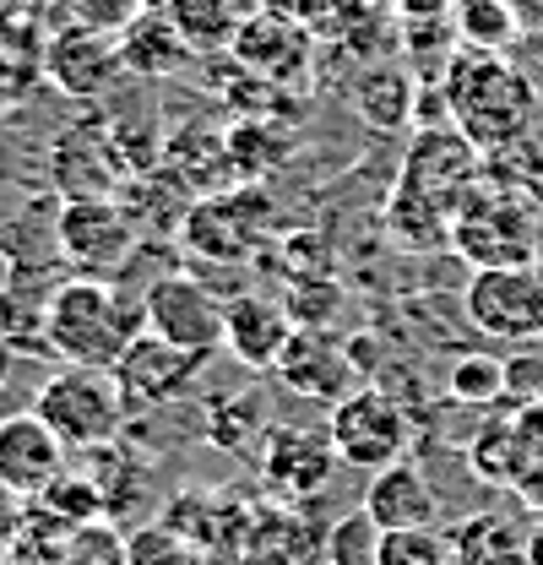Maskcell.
Here are the masks:
<instances>
[{
    "mask_svg": "<svg viewBox=\"0 0 543 565\" xmlns=\"http://www.w3.org/2000/svg\"><path fill=\"white\" fill-rule=\"evenodd\" d=\"M71 539H76V527L61 522V516H50L44 505H33L28 500V516H22V527H17V539H11V550H6V565H61L71 550Z\"/></svg>",
    "mask_w": 543,
    "mask_h": 565,
    "instance_id": "25",
    "label": "cell"
},
{
    "mask_svg": "<svg viewBox=\"0 0 543 565\" xmlns=\"http://www.w3.org/2000/svg\"><path fill=\"white\" fill-rule=\"evenodd\" d=\"M262 397H212L206 403V440L223 451H251V435H267Z\"/></svg>",
    "mask_w": 543,
    "mask_h": 565,
    "instance_id": "29",
    "label": "cell"
},
{
    "mask_svg": "<svg viewBox=\"0 0 543 565\" xmlns=\"http://www.w3.org/2000/svg\"><path fill=\"white\" fill-rule=\"evenodd\" d=\"M33 505H44L50 516H61L71 527H93V522H109V505H104V490H98V479L93 473H82V468H66L50 490L39 494Z\"/></svg>",
    "mask_w": 543,
    "mask_h": 565,
    "instance_id": "28",
    "label": "cell"
},
{
    "mask_svg": "<svg viewBox=\"0 0 543 565\" xmlns=\"http://www.w3.org/2000/svg\"><path fill=\"white\" fill-rule=\"evenodd\" d=\"M468 462L478 468L483 484H522V424L517 419H500V424H483L478 440L468 446Z\"/></svg>",
    "mask_w": 543,
    "mask_h": 565,
    "instance_id": "26",
    "label": "cell"
},
{
    "mask_svg": "<svg viewBox=\"0 0 543 565\" xmlns=\"http://www.w3.org/2000/svg\"><path fill=\"white\" fill-rule=\"evenodd\" d=\"M33 414L66 440V451H98V446H115L120 440V424L131 414V403H126L115 370L66 364V370H55L39 386Z\"/></svg>",
    "mask_w": 543,
    "mask_h": 565,
    "instance_id": "3",
    "label": "cell"
},
{
    "mask_svg": "<svg viewBox=\"0 0 543 565\" xmlns=\"http://www.w3.org/2000/svg\"><path fill=\"white\" fill-rule=\"evenodd\" d=\"M228 55L267 82H294L310 66V33L288 11H251L228 44Z\"/></svg>",
    "mask_w": 543,
    "mask_h": 565,
    "instance_id": "16",
    "label": "cell"
},
{
    "mask_svg": "<svg viewBox=\"0 0 543 565\" xmlns=\"http://www.w3.org/2000/svg\"><path fill=\"white\" fill-rule=\"evenodd\" d=\"M169 17L180 22L185 44H191L196 55H206V50H228V44H234V33H239V22L251 17V6H239V0H180Z\"/></svg>",
    "mask_w": 543,
    "mask_h": 565,
    "instance_id": "23",
    "label": "cell"
},
{
    "mask_svg": "<svg viewBox=\"0 0 543 565\" xmlns=\"http://www.w3.org/2000/svg\"><path fill=\"white\" fill-rule=\"evenodd\" d=\"M462 316L489 343H543V262L478 267L462 294Z\"/></svg>",
    "mask_w": 543,
    "mask_h": 565,
    "instance_id": "6",
    "label": "cell"
},
{
    "mask_svg": "<svg viewBox=\"0 0 543 565\" xmlns=\"http://www.w3.org/2000/svg\"><path fill=\"white\" fill-rule=\"evenodd\" d=\"M0 565H6V555H0Z\"/></svg>",
    "mask_w": 543,
    "mask_h": 565,
    "instance_id": "45",
    "label": "cell"
},
{
    "mask_svg": "<svg viewBox=\"0 0 543 565\" xmlns=\"http://www.w3.org/2000/svg\"><path fill=\"white\" fill-rule=\"evenodd\" d=\"M310 39H332L342 44L359 22H364V0H294V11H288Z\"/></svg>",
    "mask_w": 543,
    "mask_h": 565,
    "instance_id": "33",
    "label": "cell"
},
{
    "mask_svg": "<svg viewBox=\"0 0 543 565\" xmlns=\"http://www.w3.org/2000/svg\"><path fill=\"white\" fill-rule=\"evenodd\" d=\"M39 61H44V82L66 98H104L109 82L126 71L115 33H93V28H76V22L50 28Z\"/></svg>",
    "mask_w": 543,
    "mask_h": 565,
    "instance_id": "11",
    "label": "cell"
},
{
    "mask_svg": "<svg viewBox=\"0 0 543 565\" xmlns=\"http://www.w3.org/2000/svg\"><path fill=\"white\" fill-rule=\"evenodd\" d=\"M147 332L141 321V299H131L120 282L109 278H71L50 294L44 321H39V343L44 353L82 364V370H115L120 353Z\"/></svg>",
    "mask_w": 543,
    "mask_h": 565,
    "instance_id": "1",
    "label": "cell"
},
{
    "mask_svg": "<svg viewBox=\"0 0 543 565\" xmlns=\"http://www.w3.org/2000/svg\"><path fill=\"white\" fill-rule=\"evenodd\" d=\"M451 17H457V39L473 50H505L522 33V17L511 0H457Z\"/></svg>",
    "mask_w": 543,
    "mask_h": 565,
    "instance_id": "27",
    "label": "cell"
},
{
    "mask_svg": "<svg viewBox=\"0 0 543 565\" xmlns=\"http://www.w3.org/2000/svg\"><path fill=\"white\" fill-rule=\"evenodd\" d=\"M262 11H294V0H262Z\"/></svg>",
    "mask_w": 543,
    "mask_h": 565,
    "instance_id": "42",
    "label": "cell"
},
{
    "mask_svg": "<svg viewBox=\"0 0 543 565\" xmlns=\"http://www.w3.org/2000/svg\"><path fill=\"white\" fill-rule=\"evenodd\" d=\"M55 6H61V22L93 28V33H115V39L147 11L141 0H55Z\"/></svg>",
    "mask_w": 543,
    "mask_h": 565,
    "instance_id": "35",
    "label": "cell"
},
{
    "mask_svg": "<svg viewBox=\"0 0 543 565\" xmlns=\"http://www.w3.org/2000/svg\"><path fill=\"white\" fill-rule=\"evenodd\" d=\"M256 511L262 505L239 500V490H212V494L185 490V494H174V505L163 511V522L180 527L212 561H239L245 555V539L256 527Z\"/></svg>",
    "mask_w": 543,
    "mask_h": 565,
    "instance_id": "14",
    "label": "cell"
},
{
    "mask_svg": "<svg viewBox=\"0 0 543 565\" xmlns=\"http://www.w3.org/2000/svg\"><path fill=\"white\" fill-rule=\"evenodd\" d=\"M539 223H543V207H539Z\"/></svg>",
    "mask_w": 543,
    "mask_h": 565,
    "instance_id": "44",
    "label": "cell"
},
{
    "mask_svg": "<svg viewBox=\"0 0 543 565\" xmlns=\"http://www.w3.org/2000/svg\"><path fill=\"white\" fill-rule=\"evenodd\" d=\"M126 565H202V550L158 516V522H141L136 533H126Z\"/></svg>",
    "mask_w": 543,
    "mask_h": 565,
    "instance_id": "31",
    "label": "cell"
},
{
    "mask_svg": "<svg viewBox=\"0 0 543 565\" xmlns=\"http://www.w3.org/2000/svg\"><path fill=\"white\" fill-rule=\"evenodd\" d=\"M22 516H28V500H22V494H11L6 484H0V555L11 550V539H17Z\"/></svg>",
    "mask_w": 543,
    "mask_h": 565,
    "instance_id": "38",
    "label": "cell"
},
{
    "mask_svg": "<svg viewBox=\"0 0 543 565\" xmlns=\"http://www.w3.org/2000/svg\"><path fill=\"white\" fill-rule=\"evenodd\" d=\"M256 468H262V484L272 500L283 505H310L321 500L332 473H338V446L327 429H310V424H272L256 446Z\"/></svg>",
    "mask_w": 543,
    "mask_h": 565,
    "instance_id": "7",
    "label": "cell"
},
{
    "mask_svg": "<svg viewBox=\"0 0 543 565\" xmlns=\"http://www.w3.org/2000/svg\"><path fill=\"white\" fill-rule=\"evenodd\" d=\"M141 6H147V11H174L180 0H141Z\"/></svg>",
    "mask_w": 543,
    "mask_h": 565,
    "instance_id": "41",
    "label": "cell"
},
{
    "mask_svg": "<svg viewBox=\"0 0 543 565\" xmlns=\"http://www.w3.org/2000/svg\"><path fill=\"white\" fill-rule=\"evenodd\" d=\"M272 375L294 392V397H310V403H342L353 386H359V370L348 359V343L327 338L321 327H294V338L283 343Z\"/></svg>",
    "mask_w": 543,
    "mask_h": 565,
    "instance_id": "13",
    "label": "cell"
},
{
    "mask_svg": "<svg viewBox=\"0 0 543 565\" xmlns=\"http://www.w3.org/2000/svg\"><path fill=\"white\" fill-rule=\"evenodd\" d=\"M202 364L206 359H196V353H185V349H174V343H163V338H152V332H141L131 349L120 353L115 381H120V392H126L131 408H169V403H180V397L196 392Z\"/></svg>",
    "mask_w": 543,
    "mask_h": 565,
    "instance_id": "12",
    "label": "cell"
},
{
    "mask_svg": "<svg viewBox=\"0 0 543 565\" xmlns=\"http://www.w3.org/2000/svg\"><path fill=\"white\" fill-rule=\"evenodd\" d=\"M61 473H66V440L33 408L0 419V484L6 490L22 494V500H39Z\"/></svg>",
    "mask_w": 543,
    "mask_h": 565,
    "instance_id": "15",
    "label": "cell"
},
{
    "mask_svg": "<svg viewBox=\"0 0 543 565\" xmlns=\"http://www.w3.org/2000/svg\"><path fill=\"white\" fill-rule=\"evenodd\" d=\"M327 435L338 446V462L353 473H381L392 462L407 457V440H413V419L407 408L386 392V386H353L342 403H332L327 414Z\"/></svg>",
    "mask_w": 543,
    "mask_h": 565,
    "instance_id": "5",
    "label": "cell"
},
{
    "mask_svg": "<svg viewBox=\"0 0 543 565\" xmlns=\"http://www.w3.org/2000/svg\"><path fill=\"white\" fill-rule=\"evenodd\" d=\"M440 93H446V126H457L478 152L522 141L533 109H539L533 82L511 66L500 50H473V44H462L446 61Z\"/></svg>",
    "mask_w": 543,
    "mask_h": 565,
    "instance_id": "2",
    "label": "cell"
},
{
    "mask_svg": "<svg viewBox=\"0 0 543 565\" xmlns=\"http://www.w3.org/2000/svg\"><path fill=\"white\" fill-rule=\"evenodd\" d=\"M375 565H451V539L440 527H397L381 539Z\"/></svg>",
    "mask_w": 543,
    "mask_h": 565,
    "instance_id": "32",
    "label": "cell"
},
{
    "mask_svg": "<svg viewBox=\"0 0 543 565\" xmlns=\"http://www.w3.org/2000/svg\"><path fill=\"white\" fill-rule=\"evenodd\" d=\"M141 321H147L152 338L196 353V359H212V353L223 349V305H217V294H212L202 278H191V273H169V278L147 282V294H141Z\"/></svg>",
    "mask_w": 543,
    "mask_h": 565,
    "instance_id": "8",
    "label": "cell"
},
{
    "mask_svg": "<svg viewBox=\"0 0 543 565\" xmlns=\"http://www.w3.org/2000/svg\"><path fill=\"white\" fill-rule=\"evenodd\" d=\"M44 50H22V44H0V120L11 109H22V98L44 82Z\"/></svg>",
    "mask_w": 543,
    "mask_h": 565,
    "instance_id": "34",
    "label": "cell"
},
{
    "mask_svg": "<svg viewBox=\"0 0 543 565\" xmlns=\"http://www.w3.org/2000/svg\"><path fill=\"white\" fill-rule=\"evenodd\" d=\"M191 44H185V33H180V22L169 17V11H141L131 28L120 33V61L131 76H147V82H169V76H180V71L191 66Z\"/></svg>",
    "mask_w": 543,
    "mask_h": 565,
    "instance_id": "21",
    "label": "cell"
},
{
    "mask_svg": "<svg viewBox=\"0 0 543 565\" xmlns=\"http://www.w3.org/2000/svg\"><path fill=\"white\" fill-rule=\"evenodd\" d=\"M44 0H0V44H22V50H44L50 22L39 11Z\"/></svg>",
    "mask_w": 543,
    "mask_h": 565,
    "instance_id": "36",
    "label": "cell"
},
{
    "mask_svg": "<svg viewBox=\"0 0 543 565\" xmlns=\"http://www.w3.org/2000/svg\"><path fill=\"white\" fill-rule=\"evenodd\" d=\"M418 93H424V82L407 76L403 66H370L348 87V104L375 137H397L418 120Z\"/></svg>",
    "mask_w": 543,
    "mask_h": 565,
    "instance_id": "20",
    "label": "cell"
},
{
    "mask_svg": "<svg viewBox=\"0 0 543 565\" xmlns=\"http://www.w3.org/2000/svg\"><path fill=\"white\" fill-rule=\"evenodd\" d=\"M381 539H386V527L364 505H353L348 516H338L327 527V565H375L381 561Z\"/></svg>",
    "mask_w": 543,
    "mask_h": 565,
    "instance_id": "30",
    "label": "cell"
},
{
    "mask_svg": "<svg viewBox=\"0 0 543 565\" xmlns=\"http://www.w3.org/2000/svg\"><path fill=\"white\" fill-rule=\"evenodd\" d=\"M478 163H483V152L457 126H424L413 137V147H407V163H403V180L397 185L418 191L424 202H435V207H446L457 217L462 202L478 191Z\"/></svg>",
    "mask_w": 543,
    "mask_h": 565,
    "instance_id": "9",
    "label": "cell"
},
{
    "mask_svg": "<svg viewBox=\"0 0 543 565\" xmlns=\"http://www.w3.org/2000/svg\"><path fill=\"white\" fill-rule=\"evenodd\" d=\"M239 565H327V527L299 505H262Z\"/></svg>",
    "mask_w": 543,
    "mask_h": 565,
    "instance_id": "19",
    "label": "cell"
},
{
    "mask_svg": "<svg viewBox=\"0 0 543 565\" xmlns=\"http://www.w3.org/2000/svg\"><path fill=\"white\" fill-rule=\"evenodd\" d=\"M446 397L462 403V408H494L511 397V375H505V359L500 353H462L451 370H446Z\"/></svg>",
    "mask_w": 543,
    "mask_h": 565,
    "instance_id": "24",
    "label": "cell"
},
{
    "mask_svg": "<svg viewBox=\"0 0 543 565\" xmlns=\"http://www.w3.org/2000/svg\"><path fill=\"white\" fill-rule=\"evenodd\" d=\"M294 338V321L283 310V299H267V294H239L223 305V353L256 375H267L277 364L283 343Z\"/></svg>",
    "mask_w": 543,
    "mask_h": 565,
    "instance_id": "17",
    "label": "cell"
},
{
    "mask_svg": "<svg viewBox=\"0 0 543 565\" xmlns=\"http://www.w3.org/2000/svg\"><path fill=\"white\" fill-rule=\"evenodd\" d=\"M359 505H364L386 533H397V527H440V494H435L429 473H424L413 457L381 468V473H370Z\"/></svg>",
    "mask_w": 543,
    "mask_h": 565,
    "instance_id": "18",
    "label": "cell"
},
{
    "mask_svg": "<svg viewBox=\"0 0 543 565\" xmlns=\"http://www.w3.org/2000/svg\"><path fill=\"white\" fill-rule=\"evenodd\" d=\"M528 565H543V516L528 527Z\"/></svg>",
    "mask_w": 543,
    "mask_h": 565,
    "instance_id": "40",
    "label": "cell"
},
{
    "mask_svg": "<svg viewBox=\"0 0 543 565\" xmlns=\"http://www.w3.org/2000/svg\"><path fill=\"white\" fill-rule=\"evenodd\" d=\"M413 17H451V0H397Z\"/></svg>",
    "mask_w": 543,
    "mask_h": 565,
    "instance_id": "39",
    "label": "cell"
},
{
    "mask_svg": "<svg viewBox=\"0 0 543 565\" xmlns=\"http://www.w3.org/2000/svg\"><path fill=\"white\" fill-rule=\"evenodd\" d=\"M202 565H239V561H212V555H202Z\"/></svg>",
    "mask_w": 543,
    "mask_h": 565,
    "instance_id": "43",
    "label": "cell"
},
{
    "mask_svg": "<svg viewBox=\"0 0 543 565\" xmlns=\"http://www.w3.org/2000/svg\"><path fill=\"white\" fill-rule=\"evenodd\" d=\"M446 539H451V565H528V533L505 511H473Z\"/></svg>",
    "mask_w": 543,
    "mask_h": 565,
    "instance_id": "22",
    "label": "cell"
},
{
    "mask_svg": "<svg viewBox=\"0 0 543 565\" xmlns=\"http://www.w3.org/2000/svg\"><path fill=\"white\" fill-rule=\"evenodd\" d=\"M55 245L71 267H82V278H104L136 250V223L109 196H76L55 217Z\"/></svg>",
    "mask_w": 543,
    "mask_h": 565,
    "instance_id": "10",
    "label": "cell"
},
{
    "mask_svg": "<svg viewBox=\"0 0 543 565\" xmlns=\"http://www.w3.org/2000/svg\"><path fill=\"white\" fill-rule=\"evenodd\" d=\"M61 565H126V539H120L109 522L76 527V539H71V550Z\"/></svg>",
    "mask_w": 543,
    "mask_h": 565,
    "instance_id": "37",
    "label": "cell"
},
{
    "mask_svg": "<svg viewBox=\"0 0 543 565\" xmlns=\"http://www.w3.org/2000/svg\"><path fill=\"white\" fill-rule=\"evenodd\" d=\"M539 6H543V0H539Z\"/></svg>",
    "mask_w": 543,
    "mask_h": 565,
    "instance_id": "46",
    "label": "cell"
},
{
    "mask_svg": "<svg viewBox=\"0 0 543 565\" xmlns=\"http://www.w3.org/2000/svg\"><path fill=\"white\" fill-rule=\"evenodd\" d=\"M539 207L517 191H483L478 185L462 202L457 223H451V250H462L473 262V273L478 267H528V262H539Z\"/></svg>",
    "mask_w": 543,
    "mask_h": 565,
    "instance_id": "4",
    "label": "cell"
}]
</instances>
